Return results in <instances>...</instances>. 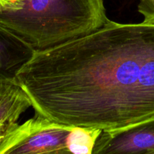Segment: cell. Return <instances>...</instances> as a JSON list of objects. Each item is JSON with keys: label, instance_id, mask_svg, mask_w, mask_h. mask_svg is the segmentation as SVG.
Masks as SVG:
<instances>
[{"label": "cell", "instance_id": "1", "mask_svg": "<svg viewBox=\"0 0 154 154\" xmlns=\"http://www.w3.org/2000/svg\"><path fill=\"white\" fill-rule=\"evenodd\" d=\"M16 81L35 114L101 131L154 118V25L109 20L90 35L35 51Z\"/></svg>", "mask_w": 154, "mask_h": 154}, {"label": "cell", "instance_id": "2", "mask_svg": "<svg viewBox=\"0 0 154 154\" xmlns=\"http://www.w3.org/2000/svg\"><path fill=\"white\" fill-rule=\"evenodd\" d=\"M109 20L104 0H21L0 8V23L35 51L91 34Z\"/></svg>", "mask_w": 154, "mask_h": 154}, {"label": "cell", "instance_id": "3", "mask_svg": "<svg viewBox=\"0 0 154 154\" xmlns=\"http://www.w3.org/2000/svg\"><path fill=\"white\" fill-rule=\"evenodd\" d=\"M102 131L53 122L35 114L0 140V154H92Z\"/></svg>", "mask_w": 154, "mask_h": 154}, {"label": "cell", "instance_id": "4", "mask_svg": "<svg viewBox=\"0 0 154 154\" xmlns=\"http://www.w3.org/2000/svg\"><path fill=\"white\" fill-rule=\"evenodd\" d=\"M154 151V118L127 128L102 131L92 154H147Z\"/></svg>", "mask_w": 154, "mask_h": 154}, {"label": "cell", "instance_id": "5", "mask_svg": "<svg viewBox=\"0 0 154 154\" xmlns=\"http://www.w3.org/2000/svg\"><path fill=\"white\" fill-rule=\"evenodd\" d=\"M35 51L0 23V81L14 79Z\"/></svg>", "mask_w": 154, "mask_h": 154}, {"label": "cell", "instance_id": "6", "mask_svg": "<svg viewBox=\"0 0 154 154\" xmlns=\"http://www.w3.org/2000/svg\"><path fill=\"white\" fill-rule=\"evenodd\" d=\"M29 107L31 101L15 79L0 81V125L17 122Z\"/></svg>", "mask_w": 154, "mask_h": 154}, {"label": "cell", "instance_id": "7", "mask_svg": "<svg viewBox=\"0 0 154 154\" xmlns=\"http://www.w3.org/2000/svg\"><path fill=\"white\" fill-rule=\"evenodd\" d=\"M138 11L144 17L143 24L154 25V0H139Z\"/></svg>", "mask_w": 154, "mask_h": 154}, {"label": "cell", "instance_id": "8", "mask_svg": "<svg viewBox=\"0 0 154 154\" xmlns=\"http://www.w3.org/2000/svg\"><path fill=\"white\" fill-rule=\"evenodd\" d=\"M17 125V122H6V123L1 124L0 125V140L9 131L13 129Z\"/></svg>", "mask_w": 154, "mask_h": 154}, {"label": "cell", "instance_id": "9", "mask_svg": "<svg viewBox=\"0 0 154 154\" xmlns=\"http://www.w3.org/2000/svg\"><path fill=\"white\" fill-rule=\"evenodd\" d=\"M21 0H0V8H14Z\"/></svg>", "mask_w": 154, "mask_h": 154}, {"label": "cell", "instance_id": "10", "mask_svg": "<svg viewBox=\"0 0 154 154\" xmlns=\"http://www.w3.org/2000/svg\"><path fill=\"white\" fill-rule=\"evenodd\" d=\"M147 154H154V151H153V152H149V153H147Z\"/></svg>", "mask_w": 154, "mask_h": 154}]
</instances>
